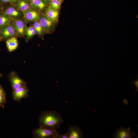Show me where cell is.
<instances>
[{
    "label": "cell",
    "mask_w": 138,
    "mask_h": 138,
    "mask_svg": "<svg viewBox=\"0 0 138 138\" xmlns=\"http://www.w3.org/2000/svg\"><path fill=\"white\" fill-rule=\"evenodd\" d=\"M39 126L55 131L63 122L61 115L54 110L43 111L38 119Z\"/></svg>",
    "instance_id": "obj_1"
},
{
    "label": "cell",
    "mask_w": 138,
    "mask_h": 138,
    "mask_svg": "<svg viewBox=\"0 0 138 138\" xmlns=\"http://www.w3.org/2000/svg\"><path fill=\"white\" fill-rule=\"evenodd\" d=\"M59 132L56 131L49 129L39 127L33 129L32 134L33 138H56Z\"/></svg>",
    "instance_id": "obj_2"
},
{
    "label": "cell",
    "mask_w": 138,
    "mask_h": 138,
    "mask_svg": "<svg viewBox=\"0 0 138 138\" xmlns=\"http://www.w3.org/2000/svg\"><path fill=\"white\" fill-rule=\"evenodd\" d=\"M8 77L11 83L13 92L19 87L26 86V83L19 77L15 72H11L8 75Z\"/></svg>",
    "instance_id": "obj_3"
},
{
    "label": "cell",
    "mask_w": 138,
    "mask_h": 138,
    "mask_svg": "<svg viewBox=\"0 0 138 138\" xmlns=\"http://www.w3.org/2000/svg\"><path fill=\"white\" fill-rule=\"evenodd\" d=\"M0 30L1 41L17 36L12 22L0 27Z\"/></svg>",
    "instance_id": "obj_4"
},
{
    "label": "cell",
    "mask_w": 138,
    "mask_h": 138,
    "mask_svg": "<svg viewBox=\"0 0 138 138\" xmlns=\"http://www.w3.org/2000/svg\"><path fill=\"white\" fill-rule=\"evenodd\" d=\"M44 32L51 33L54 30L57 22L47 17L45 15L40 17L39 20Z\"/></svg>",
    "instance_id": "obj_5"
},
{
    "label": "cell",
    "mask_w": 138,
    "mask_h": 138,
    "mask_svg": "<svg viewBox=\"0 0 138 138\" xmlns=\"http://www.w3.org/2000/svg\"><path fill=\"white\" fill-rule=\"evenodd\" d=\"M136 135L135 133L131 130L130 127L126 128L122 126L113 134V136L114 138H131Z\"/></svg>",
    "instance_id": "obj_6"
},
{
    "label": "cell",
    "mask_w": 138,
    "mask_h": 138,
    "mask_svg": "<svg viewBox=\"0 0 138 138\" xmlns=\"http://www.w3.org/2000/svg\"><path fill=\"white\" fill-rule=\"evenodd\" d=\"M12 22L17 36L22 37L26 35L27 27L24 21L19 19H13Z\"/></svg>",
    "instance_id": "obj_7"
},
{
    "label": "cell",
    "mask_w": 138,
    "mask_h": 138,
    "mask_svg": "<svg viewBox=\"0 0 138 138\" xmlns=\"http://www.w3.org/2000/svg\"><path fill=\"white\" fill-rule=\"evenodd\" d=\"M29 89L26 86L19 87L15 90L12 93V97L14 100L19 102L21 100L27 97L28 95Z\"/></svg>",
    "instance_id": "obj_8"
},
{
    "label": "cell",
    "mask_w": 138,
    "mask_h": 138,
    "mask_svg": "<svg viewBox=\"0 0 138 138\" xmlns=\"http://www.w3.org/2000/svg\"><path fill=\"white\" fill-rule=\"evenodd\" d=\"M23 13L24 19L27 22L39 21L41 17L38 11L31 7Z\"/></svg>",
    "instance_id": "obj_9"
},
{
    "label": "cell",
    "mask_w": 138,
    "mask_h": 138,
    "mask_svg": "<svg viewBox=\"0 0 138 138\" xmlns=\"http://www.w3.org/2000/svg\"><path fill=\"white\" fill-rule=\"evenodd\" d=\"M13 6L5 8L3 10V9L2 13L9 17L12 19H18L21 15L20 11Z\"/></svg>",
    "instance_id": "obj_10"
},
{
    "label": "cell",
    "mask_w": 138,
    "mask_h": 138,
    "mask_svg": "<svg viewBox=\"0 0 138 138\" xmlns=\"http://www.w3.org/2000/svg\"><path fill=\"white\" fill-rule=\"evenodd\" d=\"M66 133L68 138H82L83 137L82 130L76 125L70 126Z\"/></svg>",
    "instance_id": "obj_11"
},
{
    "label": "cell",
    "mask_w": 138,
    "mask_h": 138,
    "mask_svg": "<svg viewBox=\"0 0 138 138\" xmlns=\"http://www.w3.org/2000/svg\"><path fill=\"white\" fill-rule=\"evenodd\" d=\"M31 7L38 11L45 10L47 5L44 0H29Z\"/></svg>",
    "instance_id": "obj_12"
},
{
    "label": "cell",
    "mask_w": 138,
    "mask_h": 138,
    "mask_svg": "<svg viewBox=\"0 0 138 138\" xmlns=\"http://www.w3.org/2000/svg\"><path fill=\"white\" fill-rule=\"evenodd\" d=\"M12 4L18 10L23 12L28 10L31 7L29 0H20Z\"/></svg>",
    "instance_id": "obj_13"
},
{
    "label": "cell",
    "mask_w": 138,
    "mask_h": 138,
    "mask_svg": "<svg viewBox=\"0 0 138 138\" xmlns=\"http://www.w3.org/2000/svg\"><path fill=\"white\" fill-rule=\"evenodd\" d=\"M45 16L50 19L57 22L58 20L59 11L51 8L48 6L45 10Z\"/></svg>",
    "instance_id": "obj_14"
},
{
    "label": "cell",
    "mask_w": 138,
    "mask_h": 138,
    "mask_svg": "<svg viewBox=\"0 0 138 138\" xmlns=\"http://www.w3.org/2000/svg\"><path fill=\"white\" fill-rule=\"evenodd\" d=\"M6 44L8 50L10 52L15 50L17 48L18 44L16 37H13L7 40Z\"/></svg>",
    "instance_id": "obj_15"
},
{
    "label": "cell",
    "mask_w": 138,
    "mask_h": 138,
    "mask_svg": "<svg viewBox=\"0 0 138 138\" xmlns=\"http://www.w3.org/2000/svg\"><path fill=\"white\" fill-rule=\"evenodd\" d=\"M37 33L32 25L27 27L26 30V41L28 42Z\"/></svg>",
    "instance_id": "obj_16"
},
{
    "label": "cell",
    "mask_w": 138,
    "mask_h": 138,
    "mask_svg": "<svg viewBox=\"0 0 138 138\" xmlns=\"http://www.w3.org/2000/svg\"><path fill=\"white\" fill-rule=\"evenodd\" d=\"M12 19L2 13L0 14V27L11 23Z\"/></svg>",
    "instance_id": "obj_17"
},
{
    "label": "cell",
    "mask_w": 138,
    "mask_h": 138,
    "mask_svg": "<svg viewBox=\"0 0 138 138\" xmlns=\"http://www.w3.org/2000/svg\"><path fill=\"white\" fill-rule=\"evenodd\" d=\"M61 4L57 0H51L48 6L53 9L59 11Z\"/></svg>",
    "instance_id": "obj_18"
},
{
    "label": "cell",
    "mask_w": 138,
    "mask_h": 138,
    "mask_svg": "<svg viewBox=\"0 0 138 138\" xmlns=\"http://www.w3.org/2000/svg\"><path fill=\"white\" fill-rule=\"evenodd\" d=\"M32 26L34 27L37 33L39 36H42L44 31L39 21H38L34 22Z\"/></svg>",
    "instance_id": "obj_19"
},
{
    "label": "cell",
    "mask_w": 138,
    "mask_h": 138,
    "mask_svg": "<svg viewBox=\"0 0 138 138\" xmlns=\"http://www.w3.org/2000/svg\"><path fill=\"white\" fill-rule=\"evenodd\" d=\"M6 101V95H0V107L4 108Z\"/></svg>",
    "instance_id": "obj_20"
},
{
    "label": "cell",
    "mask_w": 138,
    "mask_h": 138,
    "mask_svg": "<svg viewBox=\"0 0 138 138\" xmlns=\"http://www.w3.org/2000/svg\"><path fill=\"white\" fill-rule=\"evenodd\" d=\"M20 0H1L4 4L9 3L13 4L15 3Z\"/></svg>",
    "instance_id": "obj_21"
},
{
    "label": "cell",
    "mask_w": 138,
    "mask_h": 138,
    "mask_svg": "<svg viewBox=\"0 0 138 138\" xmlns=\"http://www.w3.org/2000/svg\"><path fill=\"white\" fill-rule=\"evenodd\" d=\"M56 138H68L66 133L62 134L59 132L58 133Z\"/></svg>",
    "instance_id": "obj_22"
},
{
    "label": "cell",
    "mask_w": 138,
    "mask_h": 138,
    "mask_svg": "<svg viewBox=\"0 0 138 138\" xmlns=\"http://www.w3.org/2000/svg\"><path fill=\"white\" fill-rule=\"evenodd\" d=\"M6 95V93L2 86L0 85V95Z\"/></svg>",
    "instance_id": "obj_23"
},
{
    "label": "cell",
    "mask_w": 138,
    "mask_h": 138,
    "mask_svg": "<svg viewBox=\"0 0 138 138\" xmlns=\"http://www.w3.org/2000/svg\"><path fill=\"white\" fill-rule=\"evenodd\" d=\"M3 5L4 4L1 0H0V10L2 9Z\"/></svg>",
    "instance_id": "obj_24"
},
{
    "label": "cell",
    "mask_w": 138,
    "mask_h": 138,
    "mask_svg": "<svg viewBox=\"0 0 138 138\" xmlns=\"http://www.w3.org/2000/svg\"><path fill=\"white\" fill-rule=\"evenodd\" d=\"M134 84H135V85L136 86V88H137V90H138V80H137L136 81H134Z\"/></svg>",
    "instance_id": "obj_25"
},
{
    "label": "cell",
    "mask_w": 138,
    "mask_h": 138,
    "mask_svg": "<svg viewBox=\"0 0 138 138\" xmlns=\"http://www.w3.org/2000/svg\"><path fill=\"white\" fill-rule=\"evenodd\" d=\"M47 5L48 6L51 0H44Z\"/></svg>",
    "instance_id": "obj_26"
},
{
    "label": "cell",
    "mask_w": 138,
    "mask_h": 138,
    "mask_svg": "<svg viewBox=\"0 0 138 138\" xmlns=\"http://www.w3.org/2000/svg\"><path fill=\"white\" fill-rule=\"evenodd\" d=\"M62 3L64 0H57Z\"/></svg>",
    "instance_id": "obj_27"
},
{
    "label": "cell",
    "mask_w": 138,
    "mask_h": 138,
    "mask_svg": "<svg viewBox=\"0 0 138 138\" xmlns=\"http://www.w3.org/2000/svg\"><path fill=\"white\" fill-rule=\"evenodd\" d=\"M1 41V31L0 30V41Z\"/></svg>",
    "instance_id": "obj_28"
},
{
    "label": "cell",
    "mask_w": 138,
    "mask_h": 138,
    "mask_svg": "<svg viewBox=\"0 0 138 138\" xmlns=\"http://www.w3.org/2000/svg\"><path fill=\"white\" fill-rule=\"evenodd\" d=\"M2 76V74L0 73V77H1Z\"/></svg>",
    "instance_id": "obj_29"
},
{
    "label": "cell",
    "mask_w": 138,
    "mask_h": 138,
    "mask_svg": "<svg viewBox=\"0 0 138 138\" xmlns=\"http://www.w3.org/2000/svg\"></svg>",
    "instance_id": "obj_30"
}]
</instances>
